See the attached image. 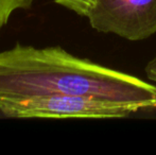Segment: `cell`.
<instances>
[{
	"instance_id": "cell-6",
	"label": "cell",
	"mask_w": 156,
	"mask_h": 155,
	"mask_svg": "<svg viewBox=\"0 0 156 155\" xmlns=\"http://www.w3.org/2000/svg\"><path fill=\"white\" fill-rule=\"evenodd\" d=\"M146 73L148 78L156 84V55L148 63L146 67Z\"/></svg>"
},
{
	"instance_id": "cell-1",
	"label": "cell",
	"mask_w": 156,
	"mask_h": 155,
	"mask_svg": "<svg viewBox=\"0 0 156 155\" xmlns=\"http://www.w3.org/2000/svg\"><path fill=\"white\" fill-rule=\"evenodd\" d=\"M84 96L136 110H156V85L61 47L15 45L0 52V99L37 96Z\"/></svg>"
},
{
	"instance_id": "cell-5",
	"label": "cell",
	"mask_w": 156,
	"mask_h": 155,
	"mask_svg": "<svg viewBox=\"0 0 156 155\" xmlns=\"http://www.w3.org/2000/svg\"><path fill=\"white\" fill-rule=\"evenodd\" d=\"M94 0H54L55 3L84 17H87L94 5Z\"/></svg>"
},
{
	"instance_id": "cell-3",
	"label": "cell",
	"mask_w": 156,
	"mask_h": 155,
	"mask_svg": "<svg viewBox=\"0 0 156 155\" xmlns=\"http://www.w3.org/2000/svg\"><path fill=\"white\" fill-rule=\"evenodd\" d=\"M87 18L99 32L141 41L156 33V0H94Z\"/></svg>"
},
{
	"instance_id": "cell-2",
	"label": "cell",
	"mask_w": 156,
	"mask_h": 155,
	"mask_svg": "<svg viewBox=\"0 0 156 155\" xmlns=\"http://www.w3.org/2000/svg\"><path fill=\"white\" fill-rule=\"evenodd\" d=\"M0 112L12 118H123L135 107L84 96H37L0 99Z\"/></svg>"
},
{
	"instance_id": "cell-4",
	"label": "cell",
	"mask_w": 156,
	"mask_h": 155,
	"mask_svg": "<svg viewBox=\"0 0 156 155\" xmlns=\"http://www.w3.org/2000/svg\"><path fill=\"white\" fill-rule=\"evenodd\" d=\"M34 0H0V30L17 10H29Z\"/></svg>"
}]
</instances>
